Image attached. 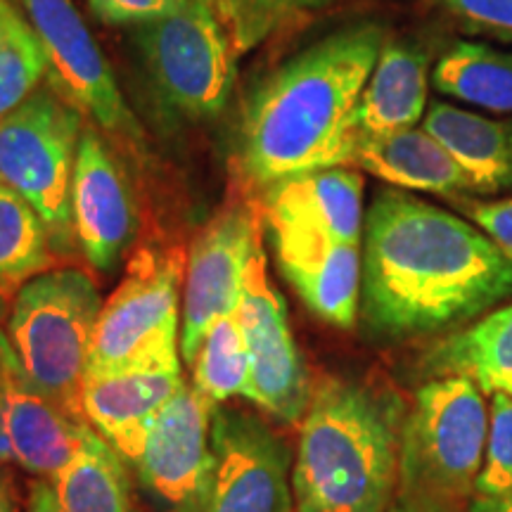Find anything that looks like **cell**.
<instances>
[{
    "label": "cell",
    "mask_w": 512,
    "mask_h": 512,
    "mask_svg": "<svg viewBox=\"0 0 512 512\" xmlns=\"http://www.w3.org/2000/svg\"><path fill=\"white\" fill-rule=\"evenodd\" d=\"M472 223L512 261V195L503 200L470 202L465 207Z\"/></svg>",
    "instance_id": "32"
},
{
    "label": "cell",
    "mask_w": 512,
    "mask_h": 512,
    "mask_svg": "<svg viewBox=\"0 0 512 512\" xmlns=\"http://www.w3.org/2000/svg\"><path fill=\"white\" fill-rule=\"evenodd\" d=\"M55 249L36 209L0 181V294L15 297L19 287L50 271Z\"/></svg>",
    "instance_id": "25"
},
{
    "label": "cell",
    "mask_w": 512,
    "mask_h": 512,
    "mask_svg": "<svg viewBox=\"0 0 512 512\" xmlns=\"http://www.w3.org/2000/svg\"><path fill=\"white\" fill-rule=\"evenodd\" d=\"M389 512H451L448 505L432 501V498H422V496H413V494H399V498H394L392 508Z\"/></svg>",
    "instance_id": "34"
},
{
    "label": "cell",
    "mask_w": 512,
    "mask_h": 512,
    "mask_svg": "<svg viewBox=\"0 0 512 512\" xmlns=\"http://www.w3.org/2000/svg\"><path fill=\"white\" fill-rule=\"evenodd\" d=\"M88 427L29 380L8 335L0 330V434L10 463L55 482L72 463Z\"/></svg>",
    "instance_id": "13"
},
{
    "label": "cell",
    "mask_w": 512,
    "mask_h": 512,
    "mask_svg": "<svg viewBox=\"0 0 512 512\" xmlns=\"http://www.w3.org/2000/svg\"><path fill=\"white\" fill-rule=\"evenodd\" d=\"M185 256L178 249H140L95 325L88 373H110L181 356Z\"/></svg>",
    "instance_id": "7"
},
{
    "label": "cell",
    "mask_w": 512,
    "mask_h": 512,
    "mask_svg": "<svg viewBox=\"0 0 512 512\" xmlns=\"http://www.w3.org/2000/svg\"><path fill=\"white\" fill-rule=\"evenodd\" d=\"M100 309L91 275L81 268H50L19 287L5 328L29 380L81 420V389Z\"/></svg>",
    "instance_id": "4"
},
{
    "label": "cell",
    "mask_w": 512,
    "mask_h": 512,
    "mask_svg": "<svg viewBox=\"0 0 512 512\" xmlns=\"http://www.w3.org/2000/svg\"><path fill=\"white\" fill-rule=\"evenodd\" d=\"M91 12L110 27H145L169 17L188 5V0H88Z\"/></svg>",
    "instance_id": "31"
},
{
    "label": "cell",
    "mask_w": 512,
    "mask_h": 512,
    "mask_svg": "<svg viewBox=\"0 0 512 512\" xmlns=\"http://www.w3.org/2000/svg\"><path fill=\"white\" fill-rule=\"evenodd\" d=\"M219 19L235 53L261 46L290 19L323 8L328 0H202Z\"/></svg>",
    "instance_id": "28"
},
{
    "label": "cell",
    "mask_w": 512,
    "mask_h": 512,
    "mask_svg": "<svg viewBox=\"0 0 512 512\" xmlns=\"http://www.w3.org/2000/svg\"><path fill=\"white\" fill-rule=\"evenodd\" d=\"M430 57L401 41H384L373 74L351 114V138L415 128L425 119Z\"/></svg>",
    "instance_id": "20"
},
{
    "label": "cell",
    "mask_w": 512,
    "mask_h": 512,
    "mask_svg": "<svg viewBox=\"0 0 512 512\" xmlns=\"http://www.w3.org/2000/svg\"><path fill=\"white\" fill-rule=\"evenodd\" d=\"M470 512H512V496L508 498H482L475 496Z\"/></svg>",
    "instance_id": "35"
},
{
    "label": "cell",
    "mask_w": 512,
    "mask_h": 512,
    "mask_svg": "<svg viewBox=\"0 0 512 512\" xmlns=\"http://www.w3.org/2000/svg\"><path fill=\"white\" fill-rule=\"evenodd\" d=\"M475 496H512V394L505 389L491 392L489 439H486L484 465L475 482Z\"/></svg>",
    "instance_id": "29"
},
{
    "label": "cell",
    "mask_w": 512,
    "mask_h": 512,
    "mask_svg": "<svg viewBox=\"0 0 512 512\" xmlns=\"http://www.w3.org/2000/svg\"><path fill=\"white\" fill-rule=\"evenodd\" d=\"M24 512H62L55 484L50 482V479H36V482L31 484L29 503Z\"/></svg>",
    "instance_id": "33"
},
{
    "label": "cell",
    "mask_w": 512,
    "mask_h": 512,
    "mask_svg": "<svg viewBox=\"0 0 512 512\" xmlns=\"http://www.w3.org/2000/svg\"><path fill=\"white\" fill-rule=\"evenodd\" d=\"M48 79V60L24 10L0 0V119Z\"/></svg>",
    "instance_id": "27"
},
{
    "label": "cell",
    "mask_w": 512,
    "mask_h": 512,
    "mask_svg": "<svg viewBox=\"0 0 512 512\" xmlns=\"http://www.w3.org/2000/svg\"><path fill=\"white\" fill-rule=\"evenodd\" d=\"M460 27L512 43V0H434Z\"/></svg>",
    "instance_id": "30"
},
{
    "label": "cell",
    "mask_w": 512,
    "mask_h": 512,
    "mask_svg": "<svg viewBox=\"0 0 512 512\" xmlns=\"http://www.w3.org/2000/svg\"><path fill=\"white\" fill-rule=\"evenodd\" d=\"M3 299H5V297H3V294H0V302H3Z\"/></svg>",
    "instance_id": "38"
},
{
    "label": "cell",
    "mask_w": 512,
    "mask_h": 512,
    "mask_svg": "<svg viewBox=\"0 0 512 512\" xmlns=\"http://www.w3.org/2000/svg\"><path fill=\"white\" fill-rule=\"evenodd\" d=\"M264 219L363 245V176L351 166L302 171L264 188Z\"/></svg>",
    "instance_id": "18"
},
{
    "label": "cell",
    "mask_w": 512,
    "mask_h": 512,
    "mask_svg": "<svg viewBox=\"0 0 512 512\" xmlns=\"http://www.w3.org/2000/svg\"><path fill=\"white\" fill-rule=\"evenodd\" d=\"M280 273L320 320L354 328L361 309V245L332 240L311 230L266 223Z\"/></svg>",
    "instance_id": "17"
},
{
    "label": "cell",
    "mask_w": 512,
    "mask_h": 512,
    "mask_svg": "<svg viewBox=\"0 0 512 512\" xmlns=\"http://www.w3.org/2000/svg\"><path fill=\"white\" fill-rule=\"evenodd\" d=\"M425 366L437 377L463 375L484 392L512 384V304L498 306L470 328L434 344Z\"/></svg>",
    "instance_id": "22"
},
{
    "label": "cell",
    "mask_w": 512,
    "mask_h": 512,
    "mask_svg": "<svg viewBox=\"0 0 512 512\" xmlns=\"http://www.w3.org/2000/svg\"><path fill=\"white\" fill-rule=\"evenodd\" d=\"M259 219L247 204H230L211 219L185 256L181 358L192 363L216 320L238 311L249 261L259 247Z\"/></svg>",
    "instance_id": "12"
},
{
    "label": "cell",
    "mask_w": 512,
    "mask_h": 512,
    "mask_svg": "<svg viewBox=\"0 0 512 512\" xmlns=\"http://www.w3.org/2000/svg\"><path fill=\"white\" fill-rule=\"evenodd\" d=\"M190 512H294L290 453L264 418L216 408L209 477Z\"/></svg>",
    "instance_id": "9"
},
{
    "label": "cell",
    "mask_w": 512,
    "mask_h": 512,
    "mask_svg": "<svg viewBox=\"0 0 512 512\" xmlns=\"http://www.w3.org/2000/svg\"><path fill=\"white\" fill-rule=\"evenodd\" d=\"M192 387L216 408L233 396H245L249 387V349L235 313L216 320L202 337L190 363Z\"/></svg>",
    "instance_id": "26"
},
{
    "label": "cell",
    "mask_w": 512,
    "mask_h": 512,
    "mask_svg": "<svg viewBox=\"0 0 512 512\" xmlns=\"http://www.w3.org/2000/svg\"><path fill=\"white\" fill-rule=\"evenodd\" d=\"M432 83L448 98L479 110L512 114V53L477 41H460L441 55Z\"/></svg>",
    "instance_id": "24"
},
{
    "label": "cell",
    "mask_w": 512,
    "mask_h": 512,
    "mask_svg": "<svg viewBox=\"0 0 512 512\" xmlns=\"http://www.w3.org/2000/svg\"><path fill=\"white\" fill-rule=\"evenodd\" d=\"M83 128L79 107L50 83L0 119V181L36 209L57 254L76 245L72 178Z\"/></svg>",
    "instance_id": "6"
},
{
    "label": "cell",
    "mask_w": 512,
    "mask_h": 512,
    "mask_svg": "<svg viewBox=\"0 0 512 512\" xmlns=\"http://www.w3.org/2000/svg\"><path fill=\"white\" fill-rule=\"evenodd\" d=\"M48 60V83L102 131L140 140L117 79L74 0H17Z\"/></svg>",
    "instance_id": "10"
},
{
    "label": "cell",
    "mask_w": 512,
    "mask_h": 512,
    "mask_svg": "<svg viewBox=\"0 0 512 512\" xmlns=\"http://www.w3.org/2000/svg\"><path fill=\"white\" fill-rule=\"evenodd\" d=\"M501 389H505V392L512 394V384H505V387H501Z\"/></svg>",
    "instance_id": "37"
},
{
    "label": "cell",
    "mask_w": 512,
    "mask_h": 512,
    "mask_svg": "<svg viewBox=\"0 0 512 512\" xmlns=\"http://www.w3.org/2000/svg\"><path fill=\"white\" fill-rule=\"evenodd\" d=\"M384 41L380 24H351L275 69L242 121V174L268 188L302 171L344 166L351 114Z\"/></svg>",
    "instance_id": "2"
},
{
    "label": "cell",
    "mask_w": 512,
    "mask_h": 512,
    "mask_svg": "<svg viewBox=\"0 0 512 512\" xmlns=\"http://www.w3.org/2000/svg\"><path fill=\"white\" fill-rule=\"evenodd\" d=\"M214 411V403L185 382L157 413L136 460L147 489L178 512L195 508L207 484Z\"/></svg>",
    "instance_id": "14"
},
{
    "label": "cell",
    "mask_w": 512,
    "mask_h": 512,
    "mask_svg": "<svg viewBox=\"0 0 512 512\" xmlns=\"http://www.w3.org/2000/svg\"><path fill=\"white\" fill-rule=\"evenodd\" d=\"M0 512H17L15 491H12L10 479L3 475V470H0Z\"/></svg>",
    "instance_id": "36"
},
{
    "label": "cell",
    "mask_w": 512,
    "mask_h": 512,
    "mask_svg": "<svg viewBox=\"0 0 512 512\" xmlns=\"http://www.w3.org/2000/svg\"><path fill=\"white\" fill-rule=\"evenodd\" d=\"M344 166L368 171L399 190L430 192L451 200L479 195L458 159L418 126L377 136H354Z\"/></svg>",
    "instance_id": "19"
},
{
    "label": "cell",
    "mask_w": 512,
    "mask_h": 512,
    "mask_svg": "<svg viewBox=\"0 0 512 512\" xmlns=\"http://www.w3.org/2000/svg\"><path fill=\"white\" fill-rule=\"evenodd\" d=\"M181 361L176 356L110 373H86L81 389L86 422L126 463L136 465L157 413L185 384Z\"/></svg>",
    "instance_id": "15"
},
{
    "label": "cell",
    "mask_w": 512,
    "mask_h": 512,
    "mask_svg": "<svg viewBox=\"0 0 512 512\" xmlns=\"http://www.w3.org/2000/svg\"><path fill=\"white\" fill-rule=\"evenodd\" d=\"M361 313L370 335H437L512 297V261L489 235L408 190L377 192L363 228Z\"/></svg>",
    "instance_id": "1"
},
{
    "label": "cell",
    "mask_w": 512,
    "mask_h": 512,
    "mask_svg": "<svg viewBox=\"0 0 512 512\" xmlns=\"http://www.w3.org/2000/svg\"><path fill=\"white\" fill-rule=\"evenodd\" d=\"M138 46L162 98L192 121L223 112L233 93L235 53L221 22L202 0L138 27Z\"/></svg>",
    "instance_id": "8"
},
{
    "label": "cell",
    "mask_w": 512,
    "mask_h": 512,
    "mask_svg": "<svg viewBox=\"0 0 512 512\" xmlns=\"http://www.w3.org/2000/svg\"><path fill=\"white\" fill-rule=\"evenodd\" d=\"M422 128L458 159L479 195H512V119H489L437 100Z\"/></svg>",
    "instance_id": "21"
},
{
    "label": "cell",
    "mask_w": 512,
    "mask_h": 512,
    "mask_svg": "<svg viewBox=\"0 0 512 512\" xmlns=\"http://www.w3.org/2000/svg\"><path fill=\"white\" fill-rule=\"evenodd\" d=\"M53 484L62 512H136L124 458L93 427Z\"/></svg>",
    "instance_id": "23"
},
{
    "label": "cell",
    "mask_w": 512,
    "mask_h": 512,
    "mask_svg": "<svg viewBox=\"0 0 512 512\" xmlns=\"http://www.w3.org/2000/svg\"><path fill=\"white\" fill-rule=\"evenodd\" d=\"M403 420L392 392L349 377L320 380L299 430L294 512H389Z\"/></svg>",
    "instance_id": "3"
},
{
    "label": "cell",
    "mask_w": 512,
    "mask_h": 512,
    "mask_svg": "<svg viewBox=\"0 0 512 512\" xmlns=\"http://www.w3.org/2000/svg\"><path fill=\"white\" fill-rule=\"evenodd\" d=\"M489 422L484 389L470 377L441 375L422 384L403 420V494L451 505L475 491Z\"/></svg>",
    "instance_id": "5"
},
{
    "label": "cell",
    "mask_w": 512,
    "mask_h": 512,
    "mask_svg": "<svg viewBox=\"0 0 512 512\" xmlns=\"http://www.w3.org/2000/svg\"><path fill=\"white\" fill-rule=\"evenodd\" d=\"M76 245L95 271L110 273L133 238L136 216L124 171L95 128H83L72 178Z\"/></svg>",
    "instance_id": "16"
},
{
    "label": "cell",
    "mask_w": 512,
    "mask_h": 512,
    "mask_svg": "<svg viewBox=\"0 0 512 512\" xmlns=\"http://www.w3.org/2000/svg\"><path fill=\"white\" fill-rule=\"evenodd\" d=\"M235 316L245 332L252 363L245 399L280 422L294 425L304 418L313 387L304 358L294 344L283 297L273 290L268 278L261 245L249 261Z\"/></svg>",
    "instance_id": "11"
}]
</instances>
